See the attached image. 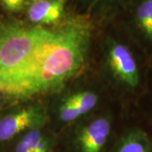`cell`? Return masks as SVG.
Returning <instances> with one entry per match:
<instances>
[{"mask_svg": "<svg viewBox=\"0 0 152 152\" xmlns=\"http://www.w3.org/2000/svg\"><path fill=\"white\" fill-rule=\"evenodd\" d=\"M53 30L18 23L0 25V91L31 96L33 83Z\"/></svg>", "mask_w": 152, "mask_h": 152, "instance_id": "obj_1", "label": "cell"}, {"mask_svg": "<svg viewBox=\"0 0 152 152\" xmlns=\"http://www.w3.org/2000/svg\"><path fill=\"white\" fill-rule=\"evenodd\" d=\"M91 28L75 19L53 30L33 83L31 96L52 91L75 75L86 59Z\"/></svg>", "mask_w": 152, "mask_h": 152, "instance_id": "obj_2", "label": "cell"}, {"mask_svg": "<svg viewBox=\"0 0 152 152\" xmlns=\"http://www.w3.org/2000/svg\"><path fill=\"white\" fill-rule=\"evenodd\" d=\"M111 130L108 119L94 120L79 130L69 143L66 152H109Z\"/></svg>", "mask_w": 152, "mask_h": 152, "instance_id": "obj_3", "label": "cell"}, {"mask_svg": "<svg viewBox=\"0 0 152 152\" xmlns=\"http://www.w3.org/2000/svg\"><path fill=\"white\" fill-rule=\"evenodd\" d=\"M107 60L115 78L127 88L134 89L140 84V72L135 58L129 48L121 42L109 47Z\"/></svg>", "mask_w": 152, "mask_h": 152, "instance_id": "obj_4", "label": "cell"}, {"mask_svg": "<svg viewBox=\"0 0 152 152\" xmlns=\"http://www.w3.org/2000/svg\"><path fill=\"white\" fill-rule=\"evenodd\" d=\"M43 122V112L37 107L23 108L7 115L0 120V145L14 140L24 131L38 129Z\"/></svg>", "mask_w": 152, "mask_h": 152, "instance_id": "obj_5", "label": "cell"}, {"mask_svg": "<svg viewBox=\"0 0 152 152\" xmlns=\"http://www.w3.org/2000/svg\"><path fill=\"white\" fill-rule=\"evenodd\" d=\"M109 152H152V138L140 129H132L114 142Z\"/></svg>", "mask_w": 152, "mask_h": 152, "instance_id": "obj_6", "label": "cell"}, {"mask_svg": "<svg viewBox=\"0 0 152 152\" xmlns=\"http://www.w3.org/2000/svg\"><path fill=\"white\" fill-rule=\"evenodd\" d=\"M66 0H37L28 10L29 19L34 23L51 24L63 15Z\"/></svg>", "mask_w": 152, "mask_h": 152, "instance_id": "obj_7", "label": "cell"}, {"mask_svg": "<svg viewBox=\"0 0 152 152\" xmlns=\"http://www.w3.org/2000/svg\"><path fill=\"white\" fill-rule=\"evenodd\" d=\"M131 18L138 35L145 42L152 44V0H136Z\"/></svg>", "mask_w": 152, "mask_h": 152, "instance_id": "obj_8", "label": "cell"}, {"mask_svg": "<svg viewBox=\"0 0 152 152\" xmlns=\"http://www.w3.org/2000/svg\"><path fill=\"white\" fill-rule=\"evenodd\" d=\"M55 141L39 129L29 130L15 144L13 152H54Z\"/></svg>", "mask_w": 152, "mask_h": 152, "instance_id": "obj_9", "label": "cell"}, {"mask_svg": "<svg viewBox=\"0 0 152 152\" xmlns=\"http://www.w3.org/2000/svg\"><path fill=\"white\" fill-rule=\"evenodd\" d=\"M97 101V96L95 93L91 91H81L69 96L66 99L64 102L73 107L80 114V116H81L91 111L96 105Z\"/></svg>", "mask_w": 152, "mask_h": 152, "instance_id": "obj_10", "label": "cell"}, {"mask_svg": "<svg viewBox=\"0 0 152 152\" xmlns=\"http://www.w3.org/2000/svg\"><path fill=\"white\" fill-rule=\"evenodd\" d=\"M5 6L10 10H19L23 5L24 0H2Z\"/></svg>", "mask_w": 152, "mask_h": 152, "instance_id": "obj_11", "label": "cell"}, {"mask_svg": "<svg viewBox=\"0 0 152 152\" xmlns=\"http://www.w3.org/2000/svg\"><path fill=\"white\" fill-rule=\"evenodd\" d=\"M1 101H2V91H0V104H1Z\"/></svg>", "mask_w": 152, "mask_h": 152, "instance_id": "obj_12", "label": "cell"}, {"mask_svg": "<svg viewBox=\"0 0 152 152\" xmlns=\"http://www.w3.org/2000/svg\"><path fill=\"white\" fill-rule=\"evenodd\" d=\"M34 1H37V0H34Z\"/></svg>", "mask_w": 152, "mask_h": 152, "instance_id": "obj_13", "label": "cell"}]
</instances>
